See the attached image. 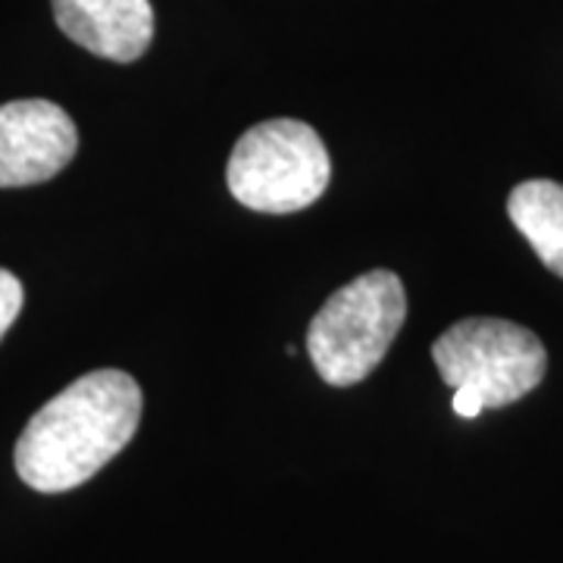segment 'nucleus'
<instances>
[{
  "label": "nucleus",
  "instance_id": "f257e3e1",
  "mask_svg": "<svg viewBox=\"0 0 563 563\" xmlns=\"http://www.w3.org/2000/svg\"><path fill=\"white\" fill-rule=\"evenodd\" d=\"M141 388L122 369H95L41 407L22 429L13 461L29 488L60 495L98 476L135 439Z\"/></svg>",
  "mask_w": 563,
  "mask_h": 563
},
{
  "label": "nucleus",
  "instance_id": "20e7f679",
  "mask_svg": "<svg viewBox=\"0 0 563 563\" xmlns=\"http://www.w3.org/2000/svg\"><path fill=\"white\" fill-rule=\"evenodd\" d=\"M432 361L448 388L473 391L485 407H507L542 383L548 351L517 322L470 317L435 339Z\"/></svg>",
  "mask_w": 563,
  "mask_h": 563
},
{
  "label": "nucleus",
  "instance_id": "f03ea898",
  "mask_svg": "<svg viewBox=\"0 0 563 563\" xmlns=\"http://www.w3.org/2000/svg\"><path fill=\"white\" fill-rule=\"evenodd\" d=\"M404 317V285L391 269L363 273L339 288L307 332V354L322 383L335 388L363 383L398 339Z\"/></svg>",
  "mask_w": 563,
  "mask_h": 563
},
{
  "label": "nucleus",
  "instance_id": "423d86ee",
  "mask_svg": "<svg viewBox=\"0 0 563 563\" xmlns=\"http://www.w3.org/2000/svg\"><path fill=\"white\" fill-rule=\"evenodd\" d=\"M66 38L103 60L135 63L154 38L151 0H51Z\"/></svg>",
  "mask_w": 563,
  "mask_h": 563
},
{
  "label": "nucleus",
  "instance_id": "7ed1b4c3",
  "mask_svg": "<svg viewBox=\"0 0 563 563\" xmlns=\"http://www.w3.org/2000/svg\"><path fill=\"white\" fill-rule=\"evenodd\" d=\"M329 176V151L301 120H266L247 129L225 169L232 198L257 213H298L320 201Z\"/></svg>",
  "mask_w": 563,
  "mask_h": 563
},
{
  "label": "nucleus",
  "instance_id": "1a4fd4ad",
  "mask_svg": "<svg viewBox=\"0 0 563 563\" xmlns=\"http://www.w3.org/2000/svg\"><path fill=\"white\" fill-rule=\"evenodd\" d=\"M485 410V404L473 391H454V413L463 420H476Z\"/></svg>",
  "mask_w": 563,
  "mask_h": 563
},
{
  "label": "nucleus",
  "instance_id": "39448f33",
  "mask_svg": "<svg viewBox=\"0 0 563 563\" xmlns=\"http://www.w3.org/2000/svg\"><path fill=\"white\" fill-rule=\"evenodd\" d=\"M76 151V122L57 103L13 101L0 107V188L54 179Z\"/></svg>",
  "mask_w": 563,
  "mask_h": 563
},
{
  "label": "nucleus",
  "instance_id": "6e6552de",
  "mask_svg": "<svg viewBox=\"0 0 563 563\" xmlns=\"http://www.w3.org/2000/svg\"><path fill=\"white\" fill-rule=\"evenodd\" d=\"M22 301H25L22 282L10 269H0V339L7 335V329L20 317Z\"/></svg>",
  "mask_w": 563,
  "mask_h": 563
},
{
  "label": "nucleus",
  "instance_id": "0eeeda50",
  "mask_svg": "<svg viewBox=\"0 0 563 563\" xmlns=\"http://www.w3.org/2000/svg\"><path fill=\"white\" fill-rule=\"evenodd\" d=\"M507 217L539 261L563 279V185L551 179L520 181L507 198Z\"/></svg>",
  "mask_w": 563,
  "mask_h": 563
}]
</instances>
